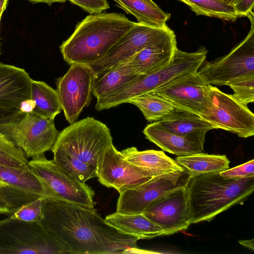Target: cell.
Returning a JSON list of instances; mask_svg holds the SVG:
<instances>
[{"label":"cell","instance_id":"cell-1","mask_svg":"<svg viewBox=\"0 0 254 254\" xmlns=\"http://www.w3.org/2000/svg\"><path fill=\"white\" fill-rule=\"evenodd\" d=\"M40 222L65 254L129 253L139 240L108 224L94 208L54 199L45 198Z\"/></svg>","mask_w":254,"mask_h":254},{"label":"cell","instance_id":"cell-2","mask_svg":"<svg viewBox=\"0 0 254 254\" xmlns=\"http://www.w3.org/2000/svg\"><path fill=\"white\" fill-rule=\"evenodd\" d=\"M109 128L93 117L71 124L59 133L53 160L81 183L97 177L100 158L113 145Z\"/></svg>","mask_w":254,"mask_h":254},{"label":"cell","instance_id":"cell-3","mask_svg":"<svg viewBox=\"0 0 254 254\" xmlns=\"http://www.w3.org/2000/svg\"><path fill=\"white\" fill-rule=\"evenodd\" d=\"M135 23L122 13L88 15L60 46L64 61L70 65L87 64L102 59Z\"/></svg>","mask_w":254,"mask_h":254},{"label":"cell","instance_id":"cell-4","mask_svg":"<svg viewBox=\"0 0 254 254\" xmlns=\"http://www.w3.org/2000/svg\"><path fill=\"white\" fill-rule=\"evenodd\" d=\"M191 224L210 221L254 190V177L227 179L219 172L194 175L187 186Z\"/></svg>","mask_w":254,"mask_h":254},{"label":"cell","instance_id":"cell-5","mask_svg":"<svg viewBox=\"0 0 254 254\" xmlns=\"http://www.w3.org/2000/svg\"><path fill=\"white\" fill-rule=\"evenodd\" d=\"M207 53L208 50L204 46L191 53L177 48L172 61L168 65L138 76L115 92L97 99L95 109L100 111L127 103L133 98L154 91L178 77L197 72L205 60Z\"/></svg>","mask_w":254,"mask_h":254},{"label":"cell","instance_id":"cell-6","mask_svg":"<svg viewBox=\"0 0 254 254\" xmlns=\"http://www.w3.org/2000/svg\"><path fill=\"white\" fill-rule=\"evenodd\" d=\"M0 133L27 157L34 158L51 150L59 132L54 119L42 117L31 111L21 112L11 121L0 124Z\"/></svg>","mask_w":254,"mask_h":254},{"label":"cell","instance_id":"cell-7","mask_svg":"<svg viewBox=\"0 0 254 254\" xmlns=\"http://www.w3.org/2000/svg\"><path fill=\"white\" fill-rule=\"evenodd\" d=\"M65 254L39 222H26L9 217L0 220V254Z\"/></svg>","mask_w":254,"mask_h":254},{"label":"cell","instance_id":"cell-8","mask_svg":"<svg viewBox=\"0 0 254 254\" xmlns=\"http://www.w3.org/2000/svg\"><path fill=\"white\" fill-rule=\"evenodd\" d=\"M28 165L42 182L49 198L94 208V190L75 179L53 159L48 160L43 154L32 158Z\"/></svg>","mask_w":254,"mask_h":254},{"label":"cell","instance_id":"cell-9","mask_svg":"<svg viewBox=\"0 0 254 254\" xmlns=\"http://www.w3.org/2000/svg\"><path fill=\"white\" fill-rule=\"evenodd\" d=\"M247 16L251 22L246 37L227 55L211 62L204 61L198 72L210 85H226L244 76L254 75V17Z\"/></svg>","mask_w":254,"mask_h":254},{"label":"cell","instance_id":"cell-10","mask_svg":"<svg viewBox=\"0 0 254 254\" xmlns=\"http://www.w3.org/2000/svg\"><path fill=\"white\" fill-rule=\"evenodd\" d=\"M191 177L184 168L151 178L134 188L119 193L117 212L124 214H139L152 204L168 193L186 187Z\"/></svg>","mask_w":254,"mask_h":254},{"label":"cell","instance_id":"cell-11","mask_svg":"<svg viewBox=\"0 0 254 254\" xmlns=\"http://www.w3.org/2000/svg\"><path fill=\"white\" fill-rule=\"evenodd\" d=\"M211 103L200 117L220 128L243 138L254 134V115L248 106L225 93L216 87L210 86Z\"/></svg>","mask_w":254,"mask_h":254},{"label":"cell","instance_id":"cell-12","mask_svg":"<svg viewBox=\"0 0 254 254\" xmlns=\"http://www.w3.org/2000/svg\"><path fill=\"white\" fill-rule=\"evenodd\" d=\"M174 32L167 24L151 25L135 22L102 59L87 64L95 75L124 62L143 48L156 43Z\"/></svg>","mask_w":254,"mask_h":254},{"label":"cell","instance_id":"cell-13","mask_svg":"<svg viewBox=\"0 0 254 254\" xmlns=\"http://www.w3.org/2000/svg\"><path fill=\"white\" fill-rule=\"evenodd\" d=\"M95 76L89 66L74 64L57 79L56 90L64 117L70 124L76 122L90 104Z\"/></svg>","mask_w":254,"mask_h":254},{"label":"cell","instance_id":"cell-14","mask_svg":"<svg viewBox=\"0 0 254 254\" xmlns=\"http://www.w3.org/2000/svg\"><path fill=\"white\" fill-rule=\"evenodd\" d=\"M210 86L197 71L178 77L153 92L176 108L198 115L210 105Z\"/></svg>","mask_w":254,"mask_h":254},{"label":"cell","instance_id":"cell-15","mask_svg":"<svg viewBox=\"0 0 254 254\" xmlns=\"http://www.w3.org/2000/svg\"><path fill=\"white\" fill-rule=\"evenodd\" d=\"M96 177L101 184L114 188L120 193L136 187L153 176L127 160L113 144L100 158Z\"/></svg>","mask_w":254,"mask_h":254},{"label":"cell","instance_id":"cell-16","mask_svg":"<svg viewBox=\"0 0 254 254\" xmlns=\"http://www.w3.org/2000/svg\"><path fill=\"white\" fill-rule=\"evenodd\" d=\"M187 186L163 196L143 213L167 235L186 230L191 224Z\"/></svg>","mask_w":254,"mask_h":254},{"label":"cell","instance_id":"cell-17","mask_svg":"<svg viewBox=\"0 0 254 254\" xmlns=\"http://www.w3.org/2000/svg\"><path fill=\"white\" fill-rule=\"evenodd\" d=\"M31 81L24 69L0 63V109L21 110L31 99Z\"/></svg>","mask_w":254,"mask_h":254},{"label":"cell","instance_id":"cell-18","mask_svg":"<svg viewBox=\"0 0 254 254\" xmlns=\"http://www.w3.org/2000/svg\"><path fill=\"white\" fill-rule=\"evenodd\" d=\"M177 48L175 32L160 41L149 45L122 62L138 76L144 75L168 65Z\"/></svg>","mask_w":254,"mask_h":254},{"label":"cell","instance_id":"cell-19","mask_svg":"<svg viewBox=\"0 0 254 254\" xmlns=\"http://www.w3.org/2000/svg\"><path fill=\"white\" fill-rule=\"evenodd\" d=\"M145 138L164 151L178 156H184L202 152L204 141L182 136L170 132L153 122L143 129Z\"/></svg>","mask_w":254,"mask_h":254},{"label":"cell","instance_id":"cell-20","mask_svg":"<svg viewBox=\"0 0 254 254\" xmlns=\"http://www.w3.org/2000/svg\"><path fill=\"white\" fill-rule=\"evenodd\" d=\"M165 129L177 134L205 141L206 133L215 129L199 115L176 108L170 114L156 122Z\"/></svg>","mask_w":254,"mask_h":254},{"label":"cell","instance_id":"cell-21","mask_svg":"<svg viewBox=\"0 0 254 254\" xmlns=\"http://www.w3.org/2000/svg\"><path fill=\"white\" fill-rule=\"evenodd\" d=\"M105 220L118 231L139 239L167 235L163 228L150 220L143 213L124 214L116 211L107 215Z\"/></svg>","mask_w":254,"mask_h":254},{"label":"cell","instance_id":"cell-22","mask_svg":"<svg viewBox=\"0 0 254 254\" xmlns=\"http://www.w3.org/2000/svg\"><path fill=\"white\" fill-rule=\"evenodd\" d=\"M121 153L128 162L148 171L153 177L184 169L162 151H139L131 147L123 150Z\"/></svg>","mask_w":254,"mask_h":254},{"label":"cell","instance_id":"cell-23","mask_svg":"<svg viewBox=\"0 0 254 254\" xmlns=\"http://www.w3.org/2000/svg\"><path fill=\"white\" fill-rule=\"evenodd\" d=\"M138 76L123 63L95 75L92 94L97 99L106 96L131 81Z\"/></svg>","mask_w":254,"mask_h":254},{"label":"cell","instance_id":"cell-24","mask_svg":"<svg viewBox=\"0 0 254 254\" xmlns=\"http://www.w3.org/2000/svg\"><path fill=\"white\" fill-rule=\"evenodd\" d=\"M0 181L26 191L49 198L42 182L29 165L21 167L0 165Z\"/></svg>","mask_w":254,"mask_h":254},{"label":"cell","instance_id":"cell-25","mask_svg":"<svg viewBox=\"0 0 254 254\" xmlns=\"http://www.w3.org/2000/svg\"><path fill=\"white\" fill-rule=\"evenodd\" d=\"M31 96L32 112L42 117L54 119L62 110L57 90L44 81L32 79Z\"/></svg>","mask_w":254,"mask_h":254},{"label":"cell","instance_id":"cell-26","mask_svg":"<svg viewBox=\"0 0 254 254\" xmlns=\"http://www.w3.org/2000/svg\"><path fill=\"white\" fill-rule=\"evenodd\" d=\"M176 161L186 169L191 176L225 171L229 168L230 163L226 155L208 154L202 152L178 156Z\"/></svg>","mask_w":254,"mask_h":254},{"label":"cell","instance_id":"cell-27","mask_svg":"<svg viewBox=\"0 0 254 254\" xmlns=\"http://www.w3.org/2000/svg\"><path fill=\"white\" fill-rule=\"evenodd\" d=\"M127 13L137 20L138 23L151 25L162 26L166 24L170 14L163 11L144 0H113Z\"/></svg>","mask_w":254,"mask_h":254},{"label":"cell","instance_id":"cell-28","mask_svg":"<svg viewBox=\"0 0 254 254\" xmlns=\"http://www.w3.org/2000/svg\"><path fill=\"white\" fill-rule=\"evenodd\" d=\"M127 103L136 106L148 122H158L176 108L170 102L154 92L133 98Z\"/></svg>","mask_w":254,"mask_h":254},{"label":"cell","instance_id":"cell-29","mask_svg":"<svg viewBox=\"0 0 254 254\" xmlns=\"http://www.w3.org/2000/svg\"><path fill=\"white\" fill-rule=\"evenodd\" d=\"M188 5L197 15L219 18L222 20L235 21L240 16L234 6L220 0H179Z\"/></svg>","mask_w":254,"mask_h":254},{"label":"cell","instance_id":"cell-30","mask_svg":"<svg viewBox=\"0 0 254 254\" xmlns=\"http://www.w3.org/2000/svg\"><path fill=\"white\" fill-rule=\"evenodd\" d=\"M41 195L26 191L7 185L0 187V214L10 215L24 204L35 200Z\"/></svg>","mask_w":254,"mask_h":254},{"label":"cell","instance_id":"cell-31","mask_svg":"<svg viewBox=\"0 0 254 254\" xmlns=\"http://www.w3.org/2000/svg\"><path fill=\"white\" fill-rule=\"evenodd\" d=\"M24 152L0 133V165L21 167L28 165Z\"/></svg>","mask_w":254,"mask_h":254},{"label":"cell","instance_id":"cell-32","mask_svg":"<svg viewBox=\"0 0 254 254\" xmlns=\"http://www.w3.org/2000/svg\"><path fill=\"white\" fill-rule=\"evenodd\" d=\"M226 85L233 91L232 95L241 102L248 105L254 102V75L235 79Z\"/></svg>","mask_w":254,"mask_h":254},{"label":"cell","instance_id":"cell-33","mask_svg":"<svg viewBox=\"0 0 254 254\" xmlns=\"http://www.w3.org/2000/svg\"><path fill=\"white\" fill-rule=\"evenodd\" d=\"M44 197L26 203L12 212L9 217L26 222H39L43 213Z\"/></svg>","mask_w":254,"mask_h":254},{"label":"cell","instance_id":"cell-34","mask_svg":"<svg viewBox=\"0 0 254 254\" xmlns=\"http://www.w3.org/2000/svg\"><path fill=\"white\" fill-rule=\"evenodd\" d=\"M219 174L223 178L233 179L254 177V160L252 159L234 168L220 172Z\"/></svg>","mask_w":254,"mask_h":254},{"label":"cell","instance_id":"cell-35","mask_svg":"<svg viewBox=\"0 0 254 254\" xmlns=\"http://www.w3.org/2000/svg\"><path fill=\"white\" fill-rule=\"evenodd\" d=\"M71 3L91 14L101 13L110 8L107 0H72Z\"/></svg>","mask_w":254,"mask_h":254},{"label":"cell","instance_id":"cell-36","mask_svg":"<svg viewBox=\"0 0 254 254\" xmlns=\"http://www.w3.org/2000/svg\"><path fill=\"white\" fill-rule=\"evenodd\" d=\"M240 17L247 16L254 8V0H237L233 6Z\"/></svg>","mask_w":254,"mask_h":254},{"label":"cell","instance_id":"cell-37","mask_svg":"<svg viewBox=\"0 0 254 254\" xmlns=\"http://www.w3.org/2000/svg\"><path fill=\"white\" fill-rule=\"evenodd\" d=\"M21 112L18 109H0V124L11 121Z\"/></svg>","mask_w":254,"mask_h":254},{"label":"cell","instance_id":"cell-38","mask_svg":"<svg viewBox=\"0 0 254 254\" xmlns=\"http://www.w3.org/2000/svg\"><path fill=\"white\" fill-rule=\"evenodd\" d=\"M240 244L247 248L254 251V239L249 240H239L238 241Z\"/></svg>","mask_w":254,"mask_h":254},{"label":"cell","instance_id":"cell-39","mask_svg":"<svg viewBox=\"0 0 254 254\" xmlns=\"http://www.w3.org/2000/svg\"><path fill=\"white\" fill-rule=\"evenodd\" d=\"M33 2H43L48 4L49 5H51L54 2H61L64 3L66 0H28Z\"/></svg>","mask_w":254,"mask_h":254},{"label":"cell","instance_id":"cell-40","mask_svg":"<svg viewBox=\"0 0 254 254\" xmlns=\"http://www.w3.org/2000/svg\"><path fill=\"white\" fill-rule=\"evenodd\" d=\"M8 0H0V14L2 15L6 7Z\"/></svg>","mask_w":254,"mask_h":254},{"label":"cell","instance_id":"cell-41","mask_svg":"<svg viewBox=\"0 0 254 254\" xmlns=\"http://www.w3.org/2000/svg\"><path fill=\"white\" fill-rule=\"evenodd\" d=\"M220 0L228 5H232L233 6L234 5V4L236 3V1H237V0Z\"/></svg>","mask_w":254,"mask_h":254},{"label":"cell","instance_id":"cell-42","mask_svg":"<svg viewBox=\"0 0 254 254\" xmlns=\"http://www.w3.org/2000/svg\"><path fill=\"white\" fill-rule=\"evenodd\" d=\"M145 1H146V2H147L148 3H149V4L154 6H157L158 5L154 2L152 0H144Z\"/></svg>","mask_w":254,"mask_h":254},{"label":"cell","instance_id":"cell-43","mask_svg":"<svg viewBox=\"0 0 254 254\" xmlns=\"http://www.w3.org/2000/svg\"><path fill=\"white\" fill-rule=\"evenodd\" d=\"M8 185V184H5L4 183H3L2 182L0 181V187L3 186H5V185Z\"/></svg>","mask_w":254,"mask_h":254},{"label":"cell","instance_id":"cell-44","mask_svg":"<svg viewBox=\"0 0 254 254\" xmlns=\"http://www.w3.org/2000/svg\"><path fill=\"white\" fill-rule=\"evenodd\" d=\"M69 0L71 2H72V0Z\"/></svg>","mask_w":254,"mask_h":254},{"label":"cell","instance_id":"cell-45","mask_svg":"<svg viewBox=\"0 0 254 254\" xmlns=\"http://www.w3.org/2000/svg\"><path fill=\"white\" fill-rule=\"evenodd\" d=\"M1 15L0 14V19H1Z\"/></svg>","mask_w":254,"mask_h":254}]
</instances>
